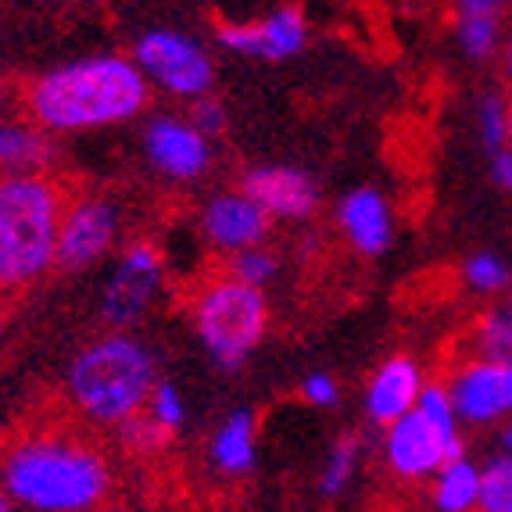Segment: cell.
Instances as JSON below:
<instances>
[{
  "label": "cell",
  "mask_w": 512,
  "mask_h": 512,
  "mask_svg": "<svg viewBox=\"0 0 512 512\" xmlns=\"http://www.w3.org/2000/svg\"><path fill=\"white\" fill-rule=\"evenodd\" d=\"M111 487L104 448L69 419L26 423L0 448V491L33 512H97Z\"/></svg>",
  "instance_id": "1"
},
{
  "label": "cell",
  "mask_w": 512,
  "mask_h": 512,
  "mask_svg": "<svg viewBox=\"0 0 512 512\" xmlns=\"http://www.w3.org/2000/svg\"><path fill=\"white\" fill-rule=\"evenodd\" d=\"M151 101V83L133 58L94 54L43 72L26 90V119L43 133H86L137 119Z\"/></svg>",
  "instance_id": "2"
},
{
  "label": "cell",
  "mask_w": 512,
  "mask_h": 512,
  "mask_svg": "<svg viewBox=\"0 0 512 512\" xmlns=\"http://www.w3.org/2000/svg\"><path fill=\"white\" fill-rule=\"evenodd\" d=\"M69 190L51 172L0 176V291L33 287L54 269Z\"/></svg>",
  "instance_id": "3"
},
{
  "label": "cell",
  "mask_w": 512,
  "mask_h": 512,
  "mask_svg": "<svg viewBox=\"0 0 512 512\" xmlns=\"http://www.w3.org/2000/svg\"><path fill=\"white\" fill-rule=\"evenodd\" d=\"M158 362L140 337L126 330H111L86 344L69 366L65 394L69 405L90 423L122 427L147 409L158 387Z\"/></svg>",
  "instance_id": "4"
},
{
  "label": "cell",
  "mask_w": 512,
  "mask_h": 512,
  "mask_svg": "<svg viewBox=\"0 0 512 512\" xmlns=\"http://www.w3.org/2000/svg\"><path fill=\"white\" fill-rule=\"evenodd\" d=\"M190 323L212 362L226 373L240 369L262 344L269 326V301L258 287L226 273L208 276L190 301Z\"/></svg>",
  "instance_id": "5"
},
{
  "label": "cell",
  "mask_w": 512,
  "mask_h": 512,
  "mask_svg": "<svg viewBox=\"0 0 512 512\" xmlns=\"http://www.w3.org/2000/svg\"><path fill=\"white\" fill-rule=\"evenodd\" d=\"M133 61L147 76V83H154L169 97H180L190 104L212 97V54L194 36L176 33V29H147L133 47Z\"/></svg>",
  "instance_id": "6"
},
{
  "label": "cell",
  "mask_w": 512,
  "mask_h": 512,
  "mask_svg": "<svg viewBox=\"0 0 512 512\" xmlns=\"http://www.w3.org/2000/svg\"><path fill=\"white\" fill-rule=\"evenodd\" d=\"M165 287V255L151 240H129L115 273L101 291V319L111 330H129L151 312Z\"/></svg>",
  "instance_id": "7"
},
{
  "label": "cell",
  "mask_w": 512,
  "mask_h": 512,
  "mask_svg": "<svg viewBox=\"0 0 512 512\" xmlns=\"http://www.w3.org/2000/svg\"><path fill=\"white\" fill-rule=\"evenodd\" d=\"M122 208L108 194H72L58 233L54 265L65 273H83L119 244Z\"/></svg>",
  "instance_id": "8"
},
{
  "label": "cell",
  "mask_w": 512,
  "mask_h": 512,
  "mask_svg": "<svg viewBox=\"0 0 512 512\" xmlns=\"http://www.w3.org/2000/svg\"><path fill=\"white\" fill-rule=\"evenodd\" d=\"M384 455L387 466L402 477H430V473H441L448 462L462 459V437L459 430L437 427L430 416L412 409L409 416L387 427Z\"/></svg>",
  "instance_id": "9"
},
{
  "label": "cell",
  "mask_w": 512,
  "mask_h": 512,
  "mask_svg": "<svg viewBox=\"0 0 512 512\" xmlns=\"http://www.w3.org/2000/svg\"><path fill=\"white\" fill-rule=\"evenodd\" d=\"M147 162L172 183H194L212 169V140L190 119L158 115L144 129Z\"/></svg>",
  "instance_id": "10"
},
{
  "label": "cell",
  "mask_w": 512,
  "mask_h": 512,
  "mask_svg": "<svg viewBox=\"0 0 512 512\" xmlns=\"http://www.w3.org/2000/svg\"><path fill=\"white\" fill-rule=\"evenodd\" d=\"M448 394L466 423H495L502 416H512V366L491 359H466L448 376Z\"/></svg>",
  "instance_id": "11"
},
{
  "label": "cell",
  "mask_w": 512,
  "mask_h": 512,
  "mask_svg": "<svg viewBox=\"0 0 512 512\" xmlns=\"http://www.w3.org/2000/svg\"><path fill=\"white\" fill-rule=\"evenodd\" d=\"M215 40L240 58L287 61L305 51L308 22L298 8H276L258 22H226L215 29Z\"/></svg>",
  "instance_id": "12"
},
{
  "label": "cell",
  "mask_w": 512,
  "mask_h": 512,
  "mask_svg": "<svg viewBox=\"0 0 512 512\" xmlns=\"http://www.w3.org/2000/svg\"><path fill=\"white\" fill-rule=\"evenodd\" d=\"M273 219L265 208L244 190H222L201 212V233L219 255H244L251 248H262L269 237Z\"/></svg>",
  "instance_id": "13"
},
{
  "label": "cell",
  "mask_w": 512,
  "mask_h": 512,
  "mask_svg": "<svg viewBox=\"0 0 512 512\" xmlns=\"http://www.w3.org/2000/svg\"><path fill=\"white\" fill-rule=\"evenodd\" d=\"M240 190L255 197L269 219H308L319 205V187L305 169L294 165H255L244 172Z\"/></svg>",
  "instance_id": "14"
},
{
  "label": "cell",
  "mask_w": 512,
  "mask_h": 512,
  "mask_svg": "<svg viewBox=\"0 0 512 512\" xmlns=\"http://www.w3.org/2000/svg\"><path fill=\"white\" fill-rule=\"evenodd\" d=\"M337 226H341L351 248L366 258L384 255L394 240L391 208H387L384 194L373 187H355L344 197L337 205Z\"/></svg>",
  "instance_id": "15"
},
{
  "label": "cell",
  "mask_w": 512,
  "mask_h": 512,
  "mask_svg": "<svg viewBox=\"0 0 512 512\" xmlns=\"http://www.w3.org/2000/svg\"><path fill=\"white\" fill-rule=\"evenodd\" d=\"M419 394H423V373H419L416 359L409 355H391L384 366L376 369V376L366 387V412L373 423L391 427L402 416L416 409Z\"/></svg>",
  "instance_id": "16"
},
{
  "label": "cell",
  "mask_w": 512,
  "mask_h": 512,
  "mask_svg": "<svg viewBox=\"0 0 512 512\" xmlns=\"http://www.w3.org/2000/svg\"><path fill=\"white\" fill-rule=\"evenodd\" d=\"M505 0H455V40L470 61H487L502 43Z\"/></svg>",
  "instance_id": "17"
},
{
  "label": "cell",
  "mask_w": 512,
  "mask_h": 512,
  "mask_svg": "<svg viewBox=\"0 0 512 512\" xmlns=\"http://www.w3.org/2000/svg\"><path fill=\"white\" fill-rule=\"evenodd\" d=\"M51 133L29 119H0V176L47 172L51 165Z\"/></svg>",
  "instance_id": "18"
},
{
  "label": "cell",
  "mask_w": 512,
  "mask_h": 512,
  "mask_svg": "<svg viewBox=\"0 0 512 512\" xmlns=\"http://www.w3.org/2000/svg\"><path fill=\"white\" fill-rule=\"evenodd\" d=\"M255 452H258L255 416L248 409H240L222 419V427L215 430V441H212L215 470L226 473V477H244L255 466Z\"/></svg>",
  "instance_id": "19"
},
{
  "label": "cell",
  "mask_w": 512,
  "mask_h": 512,
  "mask_svg": "<svg viewBox=\"0 0 512 512\" xmlns=\"http://www.w3.org/2000/svg\"><path fill=\"white\" fill-rule=\"evenodd\" d=\"M470 355L512 366V291H505L487 312H480L470 333Z\"/></svg>",
  "instance_id": "20"
},
{
  "label": "cell",
  "mask_w": 512,
  "mask_h": 512,
  "mask_svg": "<svg viewBox=\"0 0 512 512\" xmlns=\"http://www.w3.org/2000/svg\"><path fill=\"white\" fill-rule=\"evenodd\" d=\"M434 502L441 512H470L473 505H480V470L470 466L466 459L448 462L437 473Z\"/></svg>",
  "instance_id": "21"
},
{
  "label": "cell",
  "mask_w": 512,
  "mask_h": 512,
  "mask_svg": "<svg viewBox=\"0 0 512 512\" xmlns=\"http://www.w3.org/2000/svg\"><path fill=\"white\" fill-rule=\"evenodd\" d=\"M477 133L484 151H502L509 147V97L484 94L477 101Z\"/></svg>",
  "instance_id": "22"
},
{
  "label": "cell",
  "mask_w": 512,
  "mask_h": 512,
  "mask_svg": "<svg viewBox=\"0 0 512 512\" xmlns=\"http://www.w3.org/2000/svg\"><path fill=\"white\" fill-rule=\"evenodd\" d=\"M462 280L477 294H505L512 287V269L491 251H480L462 265Z\"/></svg>",
  "instance_id": "23"
},
{
  "label": "cell",
  "mask_w": 512,
  "mask_h": 512,
  "mask_svg": "<svg viewBox=\"0 0 512 512\" xmlns=\"http://www.w3.org/2000/svg\"><path fill=\"white\" fill-rule=\"evenodd\" d=\"M480 509L512 512V455H498L480 473Z\"/></svg>",
  "instance_id": "24"
},
{
  "label": "cell",
  "mask_w": 512,
  "mask_h": 512,
  "mask_svg": "<svg viewBox=\"0 0 512 512\" xmlns=\"http://www.w3.org/2000/svg\"><path fill=\"white\" fill-rule=\"evenodd\" d=\"M359 437H341V441L333 444L330 459H326V470H323V484H319V491H323L326 498H337L344 491V487L351 484V477H355V466H359Z\"/></svg>",
  "instance_id": "25"
},
{
  "label": "cell",
  "mask_w": 512,
  "mask_h": 512,
  "mask_svg": "<svg viewBox=\"0 0 512 512\" xmlns=\"http://www.w3.org/2000/svg\"><path fill=\"white\" fill-rule=\"evenodd\" d=\"M147 416L158 423V427L165 430L169 437L180 434V427L187 423V405H183V394L176 384H169V380H158V387H154L151 402H147Z\"/></svg>",
  "instance_id": "26"
},
{
  "label": "cell",
  "mask_w": 512,
  "mask_h": 512,
  "mask_svg": "<svg viewBox=\"0 0 512 512\" xmlns=\"http://www.w3.org/2000/svg\"><path fill=\"white\" fill-rule=\"evenodd\" d=\"M230 273L262 291L265 283H273L276 273H280V258H276V251H269L262 244V248H251V251H244V255H233Z\"/></svg>",
  "instance_id": "27"
},
{
  "label": "cell",
  "mask_w": 512,
  "mask_h": 512,
  "mask_svg": "<svg viewBox=\"0 0 512 512\" xmlns=\"http://www.w3.org/2000/svg\"><path fill=\"white\" fill-rule=\"evenodd\" d=\"M119 434H122V444H126L129 452H162L165 444L172 441L169 434H165L158 423H154L147 412H140V416H133L129 423H122L119 427Z\"/></svg>",
  "instance_id": "28"
},
{
  "label": "cell",
  "mask_w": 512,
  "mask_h": 512,
  "mask_svg": "<svg viewBox=\"0 0 512 512\" xmlns=\"http://www.w3.org/2000/svg\"><path fill=\"white\" fill-rule=\"evenodd\" d=\"M301 398H305L308 405L330 409V405H337V398H341V387H337V380H333L330 373H312V376H305V384H301Z\"/></svg>",
  "instance_id": "29"
},
{
  "label": "cell",
  "mask_w": 512,
  "mask_h": 512,
  "mask_svg": "<svg viewBox=\"0 0 512 512\" xmlns=\"http://www.w3.org/2000/svg\"><path fill=\"white\" fill-rule=\"evenodd\" d=\"M190 122H194V126L201 129L208 140H212V137H219L222 129H226V111H222L219 101H212V97H201V101H194Z\"/></svg>",
  "instance_id": "30"
},
{
  "label": "cell",
  "mask_w": 512,
  "mask_h": 512,
  "mask_svg": "<svg viewBox=\"0 0 512 512\" xmlns=\"http://www.w3.org/2000/svg\"><path fill=\"white\" fill-rule=\"evenodd\" d=\"M491 180L512 194V147H502V151L491 154Z\"/></svg>",
  "instance_id": "31"
},
{
  "label": "cell",
  "mask_w": 512,
  "mask_h": 512,
  "mask_svg": "<svg viewBox=\"0 0 512 512\" xmlns=\"http://www.w3.org/2000/svg\"><path fill=\"white\" fill-rule=\"evenodd\" d=\"M4 319H8V301H4V291H0V333H4Z\"/></svg>",
  "instance_id": "32"
},
{
  "label": "cell",
  "mask_w": 512,
  "mask_h": 512,
  "mask_svg": "<svg viewBox=\"0 0 512 512\" xmlns=\"http://www.w3.org/2000/svg\"><path fill=\"white\" fill-rule=\"evenodd\" d=\"M4 108H8V90H4V83H0V119H4Z\"/></svg>",
  "instance_id": "33"
},
{
  "label": "cell",
  "mask_w": 512,
  "mask_h": 512,
  "mask_svg": "<svg viewBox=\"0 0 512 512\" xmlns=\"http://www.w3.org/2000/svg\"><path fill=\"white\" fill-rule=\"evenodd\" d=\"M502 444H505V452L512 455V427H509V430H505V434H502Z\"/></svg>",
  "instance_id": "34"
},
{
  "label": "cell",
  "mask_w": 512,
  "mask_h": 512,
  "mask_svg": "<svg viewBox=\"0 0 512 512\" xmlns=\"http://www.w3.org/2000/svg\"><path fill=\"white\" fill-rule=\"evenodd\" d=\"M0 512H11V505H8V495L0 491Z\"/></svg>",
  "instance_id": "35"
},
{
  "label": "cell",
  "mask_w": 512,
  "mask_h": 512,
  "mask_svg": "<svg viewBox=\"0 0 512 512\" xmlns=\"http://www.w3.org/2000/svg\"><path fill=\"white\" fill-rule=\"evenodd\" d=\"M509 147H512V101H509Z\"/></svg>",
  "instance_id": "36"
},
{
  "label": "cell",
  "mask_w": 512,
  "mask_h": 512,
  "mask_svg": "<svg viewBox=\"0 0 512 512\" xmlns=\"http://www.w3.org/2000/svg\"><path fill=\"white\" fill-rule=\"evenodd\" d=\"M505 69L512 72V47H509V54H505Z\"/></svg>",
  "instance_id": "37"
},
{
  "label": "cell",
  "mask_w": 512,
  "mask_h": 512,
  "mask_svg": "<svg viewBox=\"0 0 512 512\" xmlns=\"http://www.w3.org/2000/svg\"><path fill=\"white\" fill-rule=\"evenodd\" d=\"M90 4H101V0H90Z\"/></svg>",
  "instance_id": "38"
}]
</instances>
